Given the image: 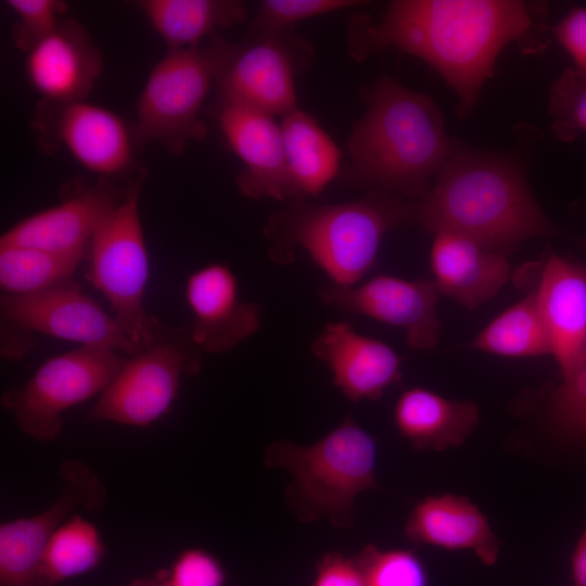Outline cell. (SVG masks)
Here are the masks:
<instances>
[{
	"mask_svg": "<svg viewBox=\"0 0 586 586\" xmlns=\"http://www.w3.org/2000/svg\"><path fill=\"white\" fill-rule=\"evenodd\" d=\"M571 573L574 586H586V528L573 550Z\"/></svg>",
	"mask_w": 586,
	"mask_h": 586,
	"instance_id": "38",
	"label": "cell"
},
{
	"mask_svg": "<svg viewBox=\"0 0 586 586\" xmlns=\"http://www.w3.org/2000/svg\"><path fill=\"white\" fill-rule=\"evenodd\" d=\"M318 296L333 309L402 329L407 345L413 349H431L440 341L438 291L433 280L378 275L353 286L329 282L318 289Z\"/></svg>",
	"mask_w": 586,
	"mask_h": 586,
	"instance_id": "13",
	"label": "cell"
},
{
	"mask_svg": "<svg viewBox=\"0 0 586 586\" xmlns=\"http://www.w3.org/2000/svg\"><path fill=\"white\" fill-rule=\"evenodd\" d=\"M552 34L573 61V67L586 76V5L572 8L552 28Z\"/></svg>",
	"mask_w": 586,
	"mask_h": 586,
	"instance_id": "35",
	"label": "cell"
},
{
	"mask_svg": "<svg viewBox=\"0 0 586 586\" xmlns=\"http://www.w3.org/2000/svg\"><path fill=\"white\" fill-rule=\"evenodd\" d=\"M393 420L413 448L442 451L467 440L479 422V408L470 400L450 399L415 386L397 398Z\"/></svg>",
	"mask_w": 586,
	"mask_h": 586,
	"instance_id": "23",
	"label": "cell"
},
{
	"mask_svg": "<svg viewBox=\"0 0 586 586\" xmlns=\"http://www.w3.org/2000/svg\"><path fill=\"white\" fill-rule=\"evenodd\" d=\"M127 586H164L154 575L151 577H140L132 579Z\"/></svg>",
	"mask_w": 586,
	"mask_h": 586,
	"instance_id": "39",
	"label": "cell"
},
{
	"mask_svg": "<svg viewBox=\"0 0 586 586\" xmlns=\"http://www.w3.org/2000/svg\"><path fill=\"white\" fill-rule=\"evenodd\" d=\"M61 488L44 510L0 525V586H55L47 577L43 556L55 528L80 509L98 512L107 498L102 479L84 461L69 458L59 467Z\"/></svg>",
	"mask_w": 586,
	"mask_h": 586,
	"instance_id": "10",
	"label": "cell"
},
{
	"mask_svg": "<svg viewBox=\"0 0 586 586\" xmlns=\"http://www.w3.org/2000/svg\"><path fill=\"white\" fill-rule=\"evenodd\" d=\"M136 5L168 50L198 48L215 30L247 17L244 3L235 0H141Z\"/></svg>",
	"mask_w": 586,
	"mask_h": 586,
	"instance_id": "25",
	"label": "cell"
},
{
	"mask_svg": "<svg viewBox=\"0 0 586 586\" xmlns=\"http://www.w3.org/2000/svg\"><path fill=\"white\" fill-rule=\"evenodd\" d=\"M535 294L551 355L564 380L574 370L586 343V271L552 254L545 263Z\"/></svg>",
	"mask_w": 586,
	"mask_h": 586,
	"instance_id": "20",
	"label": "cell"
},
{
	"mask_svg": "<svg viewBox=\"0 0 586 586\" xmlns=\"http://www.w3.org/2000/svg\"><path fill=\"white\" fill-rule=\"evenodd\" d=\"M548 113L559 140L571 142L586 133V76L565 67L550 86Z\"/></svg>",
	"mask_w": 586,
	"mask_h": 586,
	"instance_id": "30",
	"label": "cell"
},
{
	"mask_svg": "<svg viewBox=\"0 0 586 586\" xmlns=\"http://www.w3.org/2000/svg\"><path fill=\"white\" fill-rule=\"evenodd\" d=\"M125 189L107 178L33 214L7 230L0 246L17 245L60 253H88L99 227L120 202Z\"/></svg>",
	"mask_w": 586,
	"mask_h": 586,
	"instance_id": "18",
	"label": "cell"
},
{
	"mask_svg": "<svg viewBox=\"0 0 586 586\" xmlns=\"http://www.w3.org/2000/svg\"><path fill=\"white\" fill-rule=\"evenodd\" d=\"M214 81L205 49L167 50L138 99L131 127L135 143L155 142L179 155L187 143L204 138L207 128L200 111Z\"/></svg>",
	"mask_w": 586,
	"mask_h": 586,
	"instance_id": "9",
	"label": "cell"
},
{
	"mask_svg": "<svg viewBox=\"0 0 586 586\" xmlns=\"http://www.w3.org/2000/svg\"><path fill=\"white\" fill-rule=\"evenodd\" d=\"M141 190V179L128 182L87 253L90 283L105 296L115 320L140 348L149 343L155 319L144 308L149 256L139 213Z\"/></svg>",
	"mask_w": 586,
	"mask_h": 586,
	"instance_id": "7",
	"label": "cell"
},
{
	"mask_svg": "<svg viewBox=\"0 0 586 586\" xmlns=\"http://www.w3.org/2000/svg\"><path fill=\"white\" fill-rule=\"evenodd\" d=\"M38 128L64 145L88 170L107 178L131 165L133 136L111 110L85 101L63 105L43 103Z\"/></svg>",
	"mask_w": 586,
	"mask_h": 586,
	"instance_id": "16",
	"label": "cell"
},
{
	"mask_svg": "<svg viewBox=\"0 0 586 586\" xmlns=\"http://www.w3.org/2000/svg\"><path fill=\"white\" fill-rule=\"evenodd\" d=\"M292 202L319 194L336 176L340 150L317 120L295 109L280 124Z\"/></svg>",
	"mask_w": 586,
	"mask_h": 586,
	"instance_id": "24",
	"label": "cell"
},
{
	"mask_svg": "<svg viewBox=\"0 0 586 586\" xmlns=\"http://www.w3.org/2000/svg\"><path fill=\"white\" fill-rule=\"evenodd\" d=\"M87 253L0 246V286L5 295H29L73 281Z\"/></svg>",
	"mask_w": 586,
	"mask_h": 586,
	"instance_id": "26",
	"label": "cell"
},
{
	"mask_svg": "<svg viewBox=\"0 0 586 586\" xmlns=\"http://www.w3.org/2000/svg\"><path fill=\"white\" fill-rule=\"evenodd\" d=\"M217 119L224 137L242 161L239 191L251 199L292 201L280 125L273 116L221 100Z\"/></svg>",
	"mask_w": 586,
	"mask_h": 586,
	"instance_id": "15",
	"label": "cell"
},
{
	"mask_svg": "<svg viewBox=\"0 0 586 586\" xmlns=\"http://www.w3.org/2000/svg\"><path fill=\"white\" fill-rule=\"evenodd\" d=\"M412 221L428 232L461 234L502 254L522 241L556 233L517 161L455 141L429 191L416 201Z\"/></svg>",
	"mask_w": 586,
	"mask_h": 586,
	"instance_id": "2",
	"label": "cell"
},
{
	"mask_svg": "<svg viewBox=\"0 0 586 586\" xmlns=\"http://www.w3.org/2000/svg\"><path fill=\"white\" fill-rule=\"evenodd\" d=\"M184 295L192 314L189 331L203 353L230 352L260 328L259 305L242 300L237 276L226 264L211 263L193 271Z\"/></svg>",
	"mask_w": 586,
	"mask_h": 586,
	"instance_id": "14",
	"label": "cell"
},
{
	"mask_svg": "<svg viewBox=\"0 0 586 586\" xmlns=\"http://www.w3.org/2000/svg\"><path fill=\"white\" fill-rule=\"evenodd\" d=\"M35 345L31 333L1 321V355L5 359L17 360L28 354Z\"/></svg>",
	"mask_w": 586,
	"mask_h": 586,
	"instance_id": "37",
	"label": "cell"
},
{
	"mask_svg": "<svg viewBox=\"0 0 586 586\" xmlns=\"http://www.w3.org/2000/svg\"><path fill=\"white\" fill-rule=\"evenodd\" d=\"M407 538L445 550H471L485 565H494L499 540L486 517L466 496H428L415 505L406 524Z\"/></svg>",
	"mask_w": 586,
	"mask_h": 586,
	"instance_id": "22",
	"label": "cell"
},
{
	"mask_svg": "<svg viewBox=\"0 0 586 586\" xmlns=\"http://www.w3.org/2000/svg\"><path fill=\"white\" fill-rule=\"evenodd\" d=\"M310 586H366L356 556L324 553L315 565Z\"/></svg>",
	"mask_w": 586,
	"mask_h": 586,
	"instance_id": "36",
	"label": "cell"
},
{
	"mask_svg": "<svg viewBox=\"0 0 586 586\" xmlns=\"http://www.w3.org/2000/svg\"><path fill=\"white\" fill-rule=\"evenodd\" d=\"M203 354L189 328L169 327L155 318L149 343L126 360L90 409L88 421L153 424L173 407L181 380L200 373Z\"/></svg>",
	"mask_w": 586,
	"mask_h": 586,
	"instance_id": "6",
	"label": "cell"
},
{
	"mask_svg": "<svg viewBox=\"0 0 586 586\" xmlns=\"http://www.w3.org/2000/svg\"><path fill=\"white\" fill-rule=\"evenodd\" d=\"M366 110L348 140V178L369 190L423 198L448 158L453 140L425 93L383 76L364 90Z\"/></svg>",
	"mask_w": 586,
	"mask_h": 586,
	"instance_id": "3",
	"label": "cell"
},
{
	"mask_svg": "<svg viewBox=\"0 0 586 586\" xmlns=\"http://www.w3.org/2000/svg\"><path fill=\"white\" fill-rule=\"evenodd\" d=\"M438 291L468 309L489 301L508 281L506 255L453 232L435 233L430 253Z\"/></svg>",
	"mask_w": 586,
	"mask_h": 586,
	"instance_id": "21",
	"label": "cell"
},
{
	"mask_svg": "<svg viewBox=\"0 0 586 586\" xmlns=\"http://www.w3.org/2000/svg\"><path fill=\"white\" fill-rule=\"evenodd\" d=\"M333 384L352 403L377 400L400 381L402 359L386 343L357 332L347 321L327 322L310 344Z\"/></svg>",
	"mask_w": 586,
	"mask_h": 586,
	"instance_id": "19",
	"label": "cell"
},
{
	"mask_svg": "<svg viewBox=\"0 0 586 586\" xmlns=\"http://www.w3.org/2000/svg\"><path fill=\"white\" fill-rule=\"evenodd\" d=\"M1 321L80 346H99L135 355L141 348L74 282L29 295L0 298Z\"/></svg>",
	"mask_w": 586,
	"mask_h": 586,
	"instance_id": "12",
	"label": "cell"
},
{
	"mask_svg": "<svg viewBox=\"0 0 586 586\" xmlns=\"http://www.w3.org/2000/svg\"><path fill=\"white\" fill-rule=\"evenodd\" d=\"M355 0H264L252 20L251 35L284 34L300 21L358 5Z\"/></svg>",
	"mask_w": 586,
	"mask_h": 586,
	"instance_id": "31",
	"label": "cell"
},
{
	"mask_svg": "<svg viewBox=\"0 0 586 586\" xmlns=\"http://www.w3.org/2000/svg\"><path fill=\"white\" fill-rule=\"evenodd\" d=\"M123 353L99 346H79L46 360L21 387L7 390L1 405L18 429L41 442L55 441L63 413L101 395L125 365Z\"/></svg>",
	"mask_w": 586,
	"mask_h": 586,
	"instance_id": "8",
	"label": "cell"
},
{
	"mask_svg": "<svg viewBox=\"0 0 586 586\" xmlns=\"http://www.w3.org/2000/svg\"><path fill=\"white\" fill-rule=\"evenodd\" d=\"M355 556L366 586H429L428 570L411 549H382L368 544Z\"/></svg>",
	"mask_w": 586,
	"mask_h": 586,
	"instance_id": "29",
	"label": "cell"
},
{
	"mask_svg": "<svg viewBox=\"0 0 586 586\" xmlns=\"http://www.w3.org/2000/svg\"><path fill=\"white\" fill-rule=\"evenodd\" d=\"M5 4L16 16L14 43L25 53L55 30L67 10L60 0H8Z\"/></svg>",
	"mask_w": 586,
	"mask_h": 586,
	"instance_id": "32",
	"label": "cell"
},
{
	"mask_svg": "<svg viewBox=\"0 0 586 586\" xmlns=\"http://www.w3.org/2000/svg\"><path fill=\"white\" fill-rule=\"evenodd\" d=\"M544 15L540 5L518 0H396L378 23L352 22L348 48L359 61L388 48L421 59L455 91L466 115L505 47H546L536 40L547 30Z\"/></svg>",
	"mask_w": 586,
	"mask_h": 586,
	"instance_id": "1",
	"label": "cell"
},
{
	"mask_svg": "<svg viewBox=\"0 0 586 586\" xmlns=\"http://www.w3.org/2000/svg\"><path fill=\"white\" fill-rule=\"evenodd\" d=\"M416 201L379 190L342 203L292 202L265 224L268 256L278 265H289L301 249L330 283L356 285L375 264L384 235L412 221Z\"/></svg>",
	"mask_w": 586,
	"mask_h": 586,
	"instance_id": "4",
	"label": "cell"
},
{
	"mask_svg": "<svg viewBox=\"0 0 586 586\" xmlns=\"http://www.w3.org/2000/svg\"><path fill=\"white\" fill-rule=\"evenodd\" d=\"M102 69L100 49L85 26L71 18L26 53V76L47 104L85 101Z\"/></svg>",
	"mask_w": 586,
	"mask_h": 586,
	"instance_id": "17",
	"label": "cell"
},
{
	"mask_svg": "<svg viewBox=\"0 0 586 586\" xmlns=\"http://www.w3.org/2000/svg\"><path fill=\"white\" fill-rule=\"evenodd\" d=\"M283 34L256 35L235 44L214 38L206 52L220 100L271 116L295 110L294 63Z\"/></svg>",
	"mask_w": 586,
	"mask_h": 586,
	"instance_id": "11",
	"label": "cell"
},
{
	"mask_svg": "<svg viewBox=\"0 0 586 586\" xmlns=\"http://www.w3.org/2000/svg\"><path fill=\"white\" fill-rule=\"evenodd\" d=\"M377 456L374 437L346 416L309 445L273 442L265 451V464L291 475L285 498L301 522L324 519L335 527L349 528L357 496L378 487Z\"/></svg>",
	"mask_w": 586,
	"mask_h": 586,
	"instance_id": "5",
	"label": "cell"
},
{
	"mask_svg": "<svg viewBox=\"0 0 586 586\" xmlns=\"http://www.w3.org/2000/svg\"><path fill=\"white\" fill-rule=\"evenodd\" d=\"M105 552L99 527L85 515L74 512L49 539L43 556L46 575L58 586L94 571L102 563Z\"/></svg>",
	"mask_w": 586,
	"mask_h": 586,
	"instance_id": "28",
	"label": "cell"
},
{
	"mask_svg": "<svg viewBox=\"0 0 586 586\" xmlns=\"http://www.w3.org/2000/svg\"><path fill=\"white\" fill-rule=\"evenodd\" d=\"M474 349L507 357L551 354L535 292L493 319L470 343Z\"/></svg>",
	"mask_w": 586,
	"mask_h": 586,
	"instance_id": "27",
	"label": "cell"
},
{
	"mask_svg": "<svg viewBox=\"0 0 586 586\" xmlns=\"http://www.w3.org/2000/svg\"><path fill=\"white\" fill-rule=\"evenodd\" d=\"M555 415L565 429L586 434V343L574 370L555 394Z\"/></svg>",
	"mask_w": 586,
	"mask_h": 586,
	"instance_id": "34",
	"label": "cell"
},
{
	"mask_svg": "<svg viewBox=\"0 0 586 586\" xmlns=\"http://www.w3.org/2000/svg\"><path fill=\"white\" fill-rule=\"evenodd\" d=\"M155 576L164 586H225L227 579L221 562L199 547L182 550L168 568L157 571Z\"/></svg>",
	"mask_w": 586,
	"mask_h": 586,
	"instance_id": "33",
	"label": "cell"
}]
</instances>
